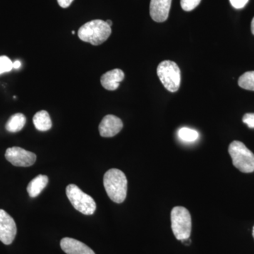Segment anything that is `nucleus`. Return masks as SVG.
I'll use <instances>...</instances> for the list:
<instances>
[{
	"label": "nucleus",
	"instance_id": "f257e3e1",
	"mask_svg": "<svg viewBox=\"0 0 254 254\" xmlns=\"http://www.w3.org/2000/svg\"><path fill=\"white\" fill-rule=\"evenodd\" d=\"M103 185L110 199L117 203H122L126 199L127 179L123 171L118 169H110L103 177Z\"/></svg>",
	"mask_w": 254,
	"mask_h": 254
},
{
	"label": "nucleus",
	"instance_id": "f03ea898",
	"mask_svg": "<svg viewBox=\"0 0 254 254\" xmlns=\"http://www.w3.org/2000/svg\"><path fill=\"white\" fill-rule=\"evenodd\" d=\"M111 33V27L106 21L96 19L83 25L78 30V36L82 41L99 46L108 39Z\"/></svg>",
	"mask_w": 254,
	"mask_h": 254
},
{
	"label": "nucleus",
	"instance_id": "7ed1b4c3",
	"mask_svg": "<svg viewBox=\"0 0 254 254\" xmlns=\"http://www.w3.org/2000/svg\"><path fill=\"white\" fill-rule=\"evenodd\" d=\"M228 152L235 168L244 173L254 172V154L242 142L234 141L229 145Z\"/></svg>",
	"mask_w": 254,
	"mask_h": 254
},
{
	"label": "nucleus",
	"instance_id": "20e7f679",
	"mask_svg": "<svg viewBox=\"0 0 254 254\" xmlns=\"http://www.w3.org/2000/svg\"><path fill=\"white\" fill-rule=\"evenodd\" d=\"M171 226L177 240H184L190 237L191 232V217L185 207L176 206L171 212Z\"/></svg>",
	"mask_w": 254,
	"mask_h": 254
},
{
	"label": "nucleus",
	"instance_id": "39448f33",
	"mask_svg": "<svg viewBox=\"0 0 254 254\" xmlns=\"http://www.w3.org/2000/svg\"><path fill=\"white\" fill-rule=\"evenodd\" d=\"M160 81L168 91L175 93L178 91L181 83V71L175 62L165 60L157 68Z\"/></svg>",
	"mask_w": 254,
	"mask_h": 254
},
{
	"label": "nucleus",
	"instance_id": "423d86ee",
	"mask_svg": "<svg viewBox=\"0 0 254 254\" xmlns=\"http://www.w3.org/2000/svg\"><path fill=\"white\" fill-rule=\"evenodd\" d=\"M66 194L71 205L83 215H93L96 210V203L91 195L86 194L78 187L69 185L66 187Z\"/></svg>",
	"mask_w": 254,
	"mask_h": 254
},
{
	"label": "nucleus",
	"instance_id": "0eeeda50",
	"mask_svg": "<svg viewBox=\"0 0 254 254\" xmlns=\"http://www.w3.org/2000/svg\"><path fill=\"white\" fill-rule=\"evenodd\" d=\"M5 158L14 166L23 168L31 166L36 161V154L16 146L11 147L6 150Z\"/></svg>",
	"mask_w": 254,
	"mask_h": 254
},
{
	"label": "nucleus",
	"instance_id": "6e6552de",
	"mask_svg": "<svg viewBox=\"0 0 254 254\" xmlns=\"http://www.w3.org/2000/svg\"><path fill=\"white\" fill-rule=\"evenodd\" d=\"M17 228L16 222L11 215L0 209V241L6 245L14 242Z\"/></svg>",
	"mask_w": 254,
	"mask_h": 254
},
{
	"label": "nucleus",
	"instance_id": "1a4fd4ad",
	"mask_svg": "<svg viewBox=\"0 0 254 254\" xmlns=\"http://www.w3.org/2000/svg\"><path fill=\"white\" fill-rule=\"evenodd\" d=\"M123 128V123L120 118L113 115H106L99 125L100 136L110 138L116 136Z\"/></svg>",
	"mask_w": 254,
	"mask_h": 254
},
{
	"label": "nucleus",
	"instance_id": "9d476101",
	"mask_svg": "<svg viewBox=\"0 0 254 254\" xmlns=\"http://www.w3.org/2000/svg\"><path fill=\"white\" fill-rule=\"evenodd\" d=\"M172 0H150V17L155 22L166 21L169 16Z\"/></svg>",
	"mask_w": 254,
	"mask_h": 254
},
{
	"label": "nucleus",
	"instance_id": "9b49d317",
	"mask_svg": "<svg viewBox=\"0 0 254 254\" xmlns=\"http://www.w3.org/2000/svg\"><path fill=\"white\" fill-rule=\"evenodd\" d=\"M60 247L66 254H95L85 244L69 237L63 238L60 242Z\"/></svg>",
	"mask_w": 254,
	"mask_h": 254
},
{
	"label": "nucleus",
	"instance_id": "f8f14e48",
	"mask_svg": "<svg viewBox=\"0 0 254 254\" xmlns=\"http://www.w3.org/2000/svg\"><path fill=\"white\" fill-rule=\"evenodd\" d=\"M125 78V73L120 68H115L104 73L100 78L103 88L108 91H115L120 86V83Z\"/></svg>",
	"mask_w": 254,
	"mask_h": 254
},
{
	"label": "nucleus",
	"instance_id": "ddd939ff",
	"mask_svg": "<svg viewBox=\"0 0 254 254\" xmlns=\"http://www.w3.org/2000/svg\"><path fill=\"white\" fill-rule=\"evenodd\" d=\"M48 177L46 175H39L32 180L31 182L28 184L27 187V191L28 195L31 198H36L42 190L46 188L48 184Z\"/></svg>",
	"mask_w": 254,
	"mask_h": 254
},
{
	"label": "nucleus",
	"instance_id": "4468645a",
	"mask_svg": "<svg viewBox=\"0 0 254 254\" xmlns=\"http://www.w3.org/2000/svg\"><path fill=\"white\" fill-rule=\"evenodd\" d=\"M33 122L35 127L38 131H48L53 126L49 114L46 110L38 112L33 117Z\"/></svg>",
	"mask_w": 254,
	"mask_h": 254
},
{
	"label": "nucleus",
	"instance_id": "2eb2a0df",
	"mask_svg": "<svg viewBox=\"0 0 254 254\" xmlns=\"http://www.w3.org/2000/svg\"><path fill=\"white\" fill-rule=\"evenodd\" d=\"M26 123V118L22 113H16L10 117L5 125V128L11 133L20 131Z\"/></svg>",
	"mask_w": 254,
	"mask_h": 254
},
{
	"label": "nucleus",
	"instance_id": "dca6fc26",
	"mask_svg": "<svg viewBox=\"0 0 254 254\" xmlns=\"http://www.w3.org/2000/svg\"><path fill=\"white\" fill-rule=\"evenodd\" d=\"M238 84L241 88L254 91V71H247L240 76Z\"/></svg>",
	"mask_w": 254,
	"mask_h": 254
},
{
	"label": "nucleus",
	"instance_id": "f3484780",
	"mask_svg": "<svg viewBox=\"0 0 254 254\" xmlns=\"http://www.w3.org/2000/svg\"><path fill=\"white\" fill-rule=\"evenodd\" d=\"M178 136L182 141L185 142H194L199 137L198 131L191 128L183 127L178 131Z\"/></svg>",
	"mask_w": 254,
	"mask_h": 254
},
{
	"label": "nucleus",
	"instance_id": "a211bd4d",
	"mask_svg": "<svg viewBox=\"0 0 254 254\" xmlns=\"http://www.w3.org/2000/svg\"><path fill=\"white\" fill-rule=\"evenodd\" d=\"M13 68V63L6 56H0V74L9 72Z\"/></svg>",
	"mask_w": 254,
	"mask_h": 254
},
{
	"label": "nucleus",
	"instance_id": "6ab92c4d",
	"mask_svg": "<svg viewBox=\"0 0 254 254\" xmlns=\"http://www.w3.org/2000/svg\"><path fill=\"white\" fill-rule=\"evenodd\" d=\"M201 0H181L180 4L183 10L186 11H192L198 6Z\"/></svg>",
	"mask_w": 254,
	"mask_h": 254
},
{
	"label": "nucleus",
	"instance_id": "aec40b11",
	"mask_svg": "<svg viewBox=\"0 0 254 254\" xmlns=\"http://www.w3.org/2000/svg\"><path fill=\"white\" fill-rule=\"evenodd\" d=\"M242 121L250 128H254V113L246 114L242 119Z\"/></svg>",
	"mask_w": 254,
	"mask_h": 254
},
{
	"label": "nucleus",
	"instance_id": "412c9836",
	"mask_svg": "<svg viewBox=\"0 0 254 254\" xmlns=\"http://www.w3.org/2000/svg\"><path fill=\"white\" fill-rule=\"evenodd\" d=\"M232 6L235 9H242L245 7L249 0H230Z\"/></svg>",
	"mask_w": 254,
	"mask_h": 254
},
{
	"label": "nucleus",
	"instance_id": "4be33fe9",
	"mask_svg": "<svg viewBox=\"0 0 254 254\" xmlns=\"http://www.w3.org/2000/svg\"><path fill=\"white\" fill-rule=\"evenodd\" d=\"M73 0H58V4L63 8H67L73 2Z\"/></svg>",
	"mask_w": 254,
	"mask_h": 254
},
{
	"label": "nucleus",
	"instance_id": "5701e85b",
	"mask_svg": "<svg viewBox=\"0 0 254 254\" xmlns=\"http://www.w3.org/2000/svg\"><path fill=\"white\" fill-rule=\"evenodd\" d=\"M21 62L18 61V60H16V61H15L14 63H13V68H16V69H18V68L21 67Z\"/></svg>",
	"mask_w": 254,
	"mask_h": 254
},
{
	"label": "nucleus",
	"instance_id": "b1692460",
	"mask_svg": "<svg viewBox=\"0 0 254 254\" xmlns=\"http://www.w3.org/2000/svg\"><path fill=\"white\" fill-rule=\"evenodd\" d=\"M251 29H252V33L254 35V17L252 19V24H251Z\"/></svg>",
	"mask_w": 254,
	"mask_h": 254
},
{
	"label": "nucleus",
	"instance_id": "393cba45",
	"mask_svg": "<svg viewBox=\"0 0 254 254\" xmlns=\"http://www.w3.org/2000/svg\"><path fill=\"white\" fill-rule=\"evenodd\" d=\"M106 23H108V25L111 27L112 26H113V21H111V20H108V21H106Z\"/></svg>",
	"mask_w": 254,
	"mask_h": 254
},
{
	"label": "nucleus",
	"instance_id": "a878e982",
	"mask_svg": "<svg viewBox=\"0 0 254 254\" xmlns=\"http://www.w3.org/2000/svg\"><path fill=\"white\" fill-rule=\"evenodd\" d=\"M252 235H253L254 239V226L253 227V232H252Z\"/></svg>",
	"mask_w": 254,
	"mask_h": 254
},
{
	"label": "nucleus",
	"instance_id": "bb28decb",
	"mask_svg": "<svg viewBox=\"0 0 254 254\" xmlns=\"http://www.w3.org/2000/svg\"><path fill=\"white\" fill-rule=\"evenodd\" d=\"M71 33H72V34H74V33H75V31H73L72 32H71Z\"/></svg>",
	"mask_w": 254,
	"mask_h": 254
}]
</instances>
